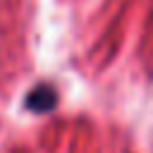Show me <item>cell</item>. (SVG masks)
<instances>
[{
	"label": "cell",
	"instance_id": "cell-1",
	"mask_svg": "<svg viewBox=\"0 0 153 153\" xmlns=\"http://www.w3.org/2000/svg\"><path fill=\"white\" fill-rule=\"evenodd\" d=\"M60 105V91L55 84L50 81H41L33 88H29L26 98H24V108L36 112V115H48Z\"/></svg>",
	"mask_w": 153,
	"mask_h": 153
}]
</instances>
